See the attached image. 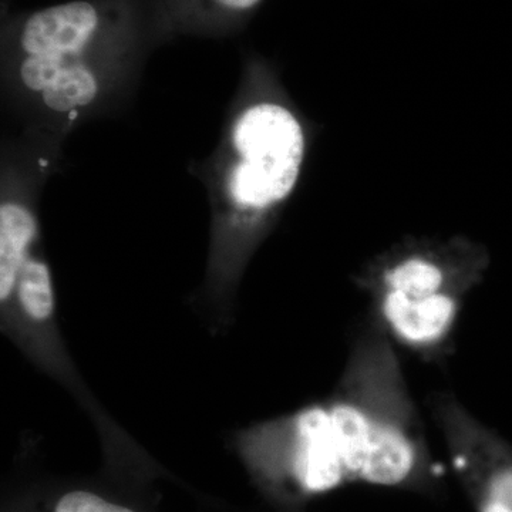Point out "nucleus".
<instances>
[{"label": "nucleus", "instance_id": "1", "mask_svg": "<svg viewBox=\"0 0 512 512\" xmlns=\"http://www.w3.org/2000/svg\"><path fill=\"white\" fill-rule=\"evenodd\" d=\"M326 403L352 485L447 497L396 346L375 319L357 330Z\"/></svg>", "mask_w": 512, "mask_h": 512}, {"label": "nucleus", "instance_id": "2", "mask_svg": "<svg viewBox=\"0 0 512 512\" xmlns=\"http://www.w3.org/2000/svg\"><path fill=\"white\" fill-rule=\"evenodd\" d=\"M238 447L264 493L284 507L352 485L326 400L249 427Z\"/></svg>", "mask_w": 512, "mask_h": 512}, {"label": "nucleus", "instance_id": "3", "mask_svg": "<svg viewBox=\"0 0 512 512\" xmlns=\"http://www.w3.org/2000/svg\"><path fill=\"white\" fill-rule=\"evenodd\" d=\"M232 141L239 157L229 178L235 208L261 214L286 200L305 157V133L295 114L281 104H254L238 117Z\"/></svg>", "mask_w": 512, "mask_h": 512}, {"label": "nucleus", "instance_id": "4", "mask_svg": "<svg viewBox=\"0 0 512 512\" xmlns=\"http://www.w3.org/2000/svg\"><path fill=\"white\" fill-rule=\"evenodd\" d=\"M451 471L474 512H512V444L453 393L431 397Z\"/></svg>", "mask_w": 512, "mask_h": 512}, {"label": "nucleus", "instance_id": "5", "mask_svg": "<svg viewBox=\"0 0 512 512\" xmlns=\"http://www.w3.org/2000/svg\"><path fill=\"white\" fill-rule=\"evenodd\" d=\"M372 318L399 346L429 365H440L454 353L464 295L446 292L410 298L399 292H377Z\"/></svg>", "mask_w": 512, "mask_h": 512}, {"label": "nucleus", "instance_id": "6", "mask_svg": "<svg viewBox=\"0 0 512 512\" xmlns=\"http://www.w3.org/2000/svg\"><path fill=\"white\" fill-rule=\"evenodd\" d=\"M3 325L13 330L26 349L52 370H64L56 326L52 272L43 259L30 256L19 272L12 299L2 309Z\"/></svg>", "mask_w": 512, "mask_h": 512}, {"label": "nucleus", "instance_id": "7", "mask_svg": "<svg viewBox=\"0 0 512 512\" xmlns=\"http://www.w3.org/2000/svg\"><path fill=\"white\" fill-rule=\"evenodd\" d=\"M100 15L92 3L70 2L30 16L20 36L28 56L77 59L97 35Z\"/></svg>", "mask_w": 512, "mask_h": 512}, {"label": "nucleus", "instance_id": "8", "mask_svg": "<svg viewBox=\"0 0 512 512\" xmlns=\"http://www.w3.org/2000/svg\"><path fill=\"white\" fill-rule=\"evenodd\" d=\"M446 259L417 251L390 259L379 269L373 293L399 292L410 298H427L439 293L464 295L468 282L460 281L456 269Z\"/></svg>", "mask_w": 512, "mask_h": 512}, {"label": "nucleus", "instance_id": "9", "mask_svg": "<svg viewBox=\"0 0 512 512\" xmlns=\"http://www.w3.org/2000/svg\"><path fill=\"white\" fill-rule=\"evenodd\" d=\"M37 238L35 215L18 202L0 207V305L5 309L18 284L19 272L32 256Z\"/></svg>", "mask_w": 512, "mask_h": 512}, {"label": "nucleus", "instance_id": "10", "mask_svg": "<svg viewBox=\"0 0 512 512\" xmlns=\"http://www.w3.org/2000/svg\"><path fill=\"white\" fill-rule=\"evenodd\" d=\"M97 89L99 87L94 74L79 60H74L42 96L49 109L67 113L92 103L97 96Z\"/></svg>", "mask_w": 512, "mask_h": 512}, {"label": "nucleus", "instance_id": "11", "mask_svg": "<svg viewBox=\"0 0 512 512\" xmlns=\"http://www.w3.org/2000/svg\"><path fill=\"white\" fill-rule=\"evenodd\" d=\"M20 512H138L103 495L87 490H72L56 497L43 498Z\"/></svg>", "mask_w": 512, "mask_h": 512}, {"label": "nucleus", "instance_id": "12", "mask_svg": "<svg viewBox=\"0 0 512 512\" xmlns=\"http://www.w3.org/2000/svg\"><path fill=\"white\" fill-rule=\"evenodd\" d=\"M74 60L77 59L59 56H26L20 66V77L29 90L43 93Z\"/></svg>", "mask_w": 512, "mask_h": 512}, {"label": "nucleus", "instance_id": "13", "mask_svg": "<svg viewBox=\"0 0 512 512\" xmlns=\"http://www.w3.org/2000/svg\"><path fill=\"white\" fill-rule=\"evenodd\" d=\"M214 2L231 12H247V10L256 8L261 0H214Z\"/></svg>", "mask_w": 512, "mask_h": 512}]
</instances>
